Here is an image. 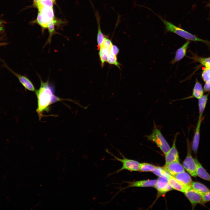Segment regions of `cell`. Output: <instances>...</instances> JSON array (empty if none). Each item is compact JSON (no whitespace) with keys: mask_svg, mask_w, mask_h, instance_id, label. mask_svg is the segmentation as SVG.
<instances>
[{"mask_svg":"<svg viewBox=\"0 0 210 210\" xmlns=\"http://www.w3.org/2000/svg\"><path fill=\"white\" fill-rule=\"evenodd\" d=\"M99 55L101 65L103 67L105 62H107L108 56L110 53V50L102 47L99 49Z\"/></svg>","mask_w":210,"mask_h":210,"instance_id":"7402d4cb","label":"cell"},{"mask_svg":"<svg viewBox=\"0 0 210 210\" xmlns=\"http://www.w3.org/2000/svg\"><path fill=\"white\" fill-rule=\"evenodd\" d=\"M203 205L210 201V190L202 195Z\"/></svg>","mask_w":210,"mask_h":210,"instance_id":"4dcf8cb0","label":"cell"},{"mask_svg":"<svg viewBox=\"0 0 210 210\" xmlns=\"http://www.w3.org/2000/svg\"><path fill=\"white\" fill-rule=\"evenodd\" d=\"M14 74L19 80L20 83L25 89L29 91L35 92L36 90L32 81L26 76L21 75L15 72Z\"/></svg>","mask_w":210,"mask_h":210,"instance_id":"7c38bea8","label":"cell"},{"mask_svg":"<svg viewBox=\"0 0 210 210\" xmlns=\"http://www.w3.org/2000/svg\"><path fill=\"white\" fill-rule=\"evenodd\" d=\"M194 59L205 66V67L210 68V57L202 58L198 57H195Z\"/></svg>","mask_w":210,"mask_h":210,"instance_id":"484cf974","label":"cell"},{"mask_svg":"<svg viewBox=\"0 0 210 210\" xmlns=\"http://www.w3.org/2000/svg\"><path fill=\"white\" fill-rule=\"evenodd\" d=\"M37 8L39 12L46 20L50 22L54 20V14L52 8L47 6H40Z\"/></svg>","mask_w":210,"mask_h":210,"instance_id":"e0dca14e","label":"cell"},{"mask_svg":"<svg viewBox=\"0 0 210 210\" xmlns=\"http://www.w3.org/2000/svg\"><path fill=\"white\" fill-rule=\"evenodd\" d=\"M163 168L172 176L185 171L183 166L179 161H175L165 164Z\"/></svg>","mask_w":210,"mask_h":210,"instance_id":"9c48e42d","label":"cell"},{"mask_svg":"<svg viewBox=\"0 0 210 210\" xmlns=\"http://www.w3.org/2000/svg\"><path fill=\"white\" fill-rule=\"evenodd\" d=\"M165 171L163 168L159 167H156L152 172L158 176H161Z\"/></svg>","mask_w":210,"mask_h":210,"instance_id":"f546056e","label":"cell"},{"mask_svg":"<svg viewBox=\"0 0 210 210\" xmlns=\"http://www.w3.org/2000/svg\"><path fill=\"white\" fill-rule=\"evenodd\" d=\"M54 1L53 0H40L36 4V5L37 7L40 6H47L52 8Z\"/></svg>","mask_w":210,"mask_h":210,"instance_id":"4316f807","label":"cell"},{"mask_svg":"<svg viewBox=\"0 0 210 210\" xmlns=\"http://www.w3.org/2000/svg\"><path fill=\"white\" fill-rule=\"evenodd\" d=\"M191 186L202 195L210 190L206 186L199 182L192 181Z\"/></svg>","mask_w":210,"mask_h":210,"instance_id":"44dd1931","label":"cell"},{"mask_svg":"<svg viewBox=\"0 0 210 210\" xmlns=\"http://www.w3.org/2000/svg\"><path fill=\"white\" fill-rule=\"evenodd\" d=\"M204 91L205 92H210V81L205 83L204 87Z\"/></svg>","mask_w":210,"mask_h":210,"instance_id":"d6a6232c","label":"cell"},{"mask_svg":"<svg viewBox=\"0 0 210 210\" xmlns=\"http://www.w3.org/2000/svg\"><path fill=\"white\" fill-rule=\"evenodd\" d=\"M4 22L3 21H0V31L3 30V25Z\"/></svg>","mask_w":210,"mask_h":210,"instance_id":"836d02e7","label":"cell"},{"mask_svg":"<svg viewBox=\"0 0 210 210\" xmlns=\"http://www.w3.org/2000/svg\"><path fill=\"white\" fill-rule=\"evenodd\" d=\"M154 13L160 18L164 24L166 32L175 34L188 41H201L207 44L210 43V42L198 38L195 35L164 19L157 14Z\"/></svg>","mask_w":210,"mask_h":210,"instance_id":"7a4b0ae2","label":"cell"},{"mask_svg":"<svg viewBox=\"0 0 210 210\" xmlns=\"http://www.w3.org/2000/svg\"><path fill=\"white\" fill-rule=\"evenodd\" d=\"M113 45L111 41L107 37H106L101 47L110 50Z\"/></svg>","mask_w":210,"mask_h":210,"instance_id":"f1b7e54d","label":"cell"},{"mask_svg":"<svg viewBox=\"0 0 210 210\" xmlns=\"http://www.w3.org/2000/svg\"><path fill=\"white\" fill-rule=\"evenodd\" d=\"M40 0H34V2L36 4L37 2H38Z\"/></svg>","mask_w":210,"mask_h":210,"instance_id":"e575fe53","label":"cell"},{"mask_svg":"<svg viewBox=\"0 0 210 210\" xmlns=\"http://www.w3.org/2000/svg\"><path fill=\"white\" fill-rule=\"evenodd\" d=\"M187 154L183 163L184 169L191 176L194 177L197 176L196 173L197 165L195 159L192 154L191 142L188 138L187 140Z\"/></svg>","mask_w":210,"mask_h":210,"instance_id":"277c9868","label":"cell"},{"mask_svg":"<svg viewBox=\"0 0 210 210\" xmlns=\"http://www.w3.org/2000/svg\"><path fill=\"white\" fill-rule=\"evenodd\" d=\"M53 0L54 1L55 0Z\"/></svg>","mask_w":210,"mask_h":210,"instance_id":"8d00e7d4","label":"cell"},{"mask_svg":"<svg viewBox=\"0 0 210 210\" xmlns=\"http://www.w3.org/2000/svg\"><path fill=\"white\" fill-rule=\"evenodd\" d=\"M204 91L201 84L196 79L192 90V94L190 96L179 100H183L193 98H195L198 99L203 95Z\"/></svg>","mask_w":210,"mask_h":210,"instance_id":"5bb4252c","label":"cell"},{"mask_svg":"<svg viewBox=\"0 0 210 210\" xmlns=\"http://www.w3.org/2000/svg\"><path fill=\"white\" fill-rule=\"evenodd\" d=\"M156 166L148 163H140L139 171L141 172H153Z\"/></svg>","mask_w":210,"mask_h":210,"instance_id":"603a6c76","label":"cell"},{"mask_svg":"<svg viewBox=\"0 0 210 210\" xmlns=\"http://www.w3.org/2000/svg\"><path fill=\"white\" fill-rule=\"evenodd\" d=\"M37 21V23L43 28H48V25L50 22H49L45 19L42 16L40 12L38 14Z\"/></svg>","mask_w":210,"mask_h":210,"instance_id":"cb8c5ba5","label":"cell"},{"mask_svg":"<svg viewBox=\"0 0 210 210\" xmlns=\"http://www.w3.org/2000/svg\"><path fill=\"white\" fill-rule=\"evenodd\" d=\"M2 44H3V43H2H2H0V45H2Z\"/></svg>","mask_w":210,"mask_h":210,"instance_id":"d590c367","label":"cell"},{"mask_svg":"<svg viewBox=\"0 0 210 210\" xmlns=\"http://www.w3.org/2000/svg\"><path fill=\"white\" fill-rule=\"evenodd\" d=\"M203 119V118H198L193 140L191 143L192 150L195 154H197L198 149L200 140V127Z\"/></svg>","mask_w":210,"mask_h":210,"instance_id":"8fae6325","label":"cell"},{"mask_svg":"<svg viewBox=\"0 0 210 210\" xmlns=\"http://www.w3.org/2000/svg\"><path fill=\"white\" fill-rule=\"evenodd\" d=\"M95 13L98 25L97 40L98 45V49H99L102 46L106 36L102 33L101 29L99 16V15L97 14L95 12Z\"/></svg>","mask_w":210,"mask_h":210,"instance_id":"d6986e66","label":"cell"},{"mask_svg":"<svg viewBox=\"0 0 210 210\" xmlns=\"http://www.w3.org/2000/svg\"><path fill=\"white\" fill-rule=\"evenodd\" d=\"M40 78V86L35 92L37 100L36 111L41 119L43 112L49 110L51 104L61 100V99L55 94L54 88L48 80L44 82Z\"/></svg>","mask_w":210,"mask_h":210,"instance_id":"6da1fadb","label":"cell"},{"mask_svg":"<svg viewBox=\"0 0 210 210\" xmlns=\"http://www.w3.org/2000/svg\"><path fill=\"white\" fill-rule=\"evenodd\" d=\"M184 193L191 203L192 209H194L197 204L203 205L202 195L191 187Z\"/></svg>","mask_w":210,"mask_h":210,"instance_id":"52a82bcc","label":"cell"},{"mask_svg":"<svg viewBox=\"0 0 210 210\" xmlns=\"http://www.w3.org/2000/svg\"><path fill=\"white\" fill-rule=\"evenodd\" d=\"M169 181L172 189L184 193L191 187L183 184L172 175L170 176Z\"/></svg>","mask_w":210,"mask_h":210,"instance_id":"2e32d148","label":"cell"},{"mask_svg":"<svg viewBox=\"0 0 210 210\" xmlns=\"http://www.w3.org/2000/svg\"><path fill=\"white\" fill-rule=\"evenodd\" d=\"M172 176L183 184L191 186L192 181V178L190 175L185 171L177 174Z\"/></svg>","mask_w":210,"mask_h":210,"instance_id":"9a60e30c","label":"cell"},{"mask_svg":"<svg viewBox=\"0 0 210 210\" xmlns=\"http://www.w3.org/2000/svg\"><path fill=\"white\" fill-rule=\"evenodd\" d=\"M202 76L205 83L210 81V68L205 67L202 72Z\"/></svg>","mask_w":210,"mask_h":210,"instance_id":"83f0119b","label":"cell"},{"mask_svg":"<svg viewBox=\"0 0 210 210\" xmlns=\"http://www.w3.org/2000/svg\"><path fill=\"white\" fill-rule=\"evenodd\" d=\"M146 137L148 140L155 144L165 155L170 148L160 130L155 125L152 133L146 136Z\"/></svg>","mask_w":210,"mask_h":210,"instance_id":"3957f363","label":"cell"},{"mask_svg":"<svg viewBox=\"0 0 210 210\" xmlns=\"http://www.w3.org/2000/svg\"><path fill=\"white\" fill-rule=\"evenodd\" d=\"M157 182V179L144 180L135 181H127L128 186L121 189L120 191L124 189L132 187H154Z\"/></svg>","mask_w":210,"mask_h":210,"instance_id":"30bf717a","label":"cell"},{"mask_svg":"<svg viewBox=\"0 0 210 210\" xmlns=\"http://www.w3.org/2000/svg\"><path fill=\"white\" fill-rule=\"evenodd\" d=\"M195 159L197 165V176L204 180L210 182V174L206 172L196 158H195Z\"/></svg>","mask_w":210,"mask_h":210,"instance_id":"ac0fdd59","label":"cell"},{"mask_svg":"<svg viewBox=\"0 0 210 210\" xmlns=\"http://www.w3.org/2000/svg\"><path fill=\"white\" fill-rule=\"evenodd\" d=\"M119 50L118 47L115 45L112 46L110 50V53L111 54L117 56L119 53Z\"/></svg>","mask_w":210,"mask_h":210,"instance_id":"1f68e13d","label":"cell"},{"mask_svg":"<svg viewBox=\"0 0 210 210\" xmlns=\"http://www.w3.org/2000/svg\"><path fill=\"white\" fill-rule=\"evenodd\" d=\"M178 133L176 134L172 145L165 155V164L175 161H179L178 153L176 146V141Z\"/></svg>","mask_w":210,"mask_h":210,"instance_id":"ba28073f","label":"cell"},{"mask_svg":"<svg viewBox=\"0 0 210 210\" xmlns=\"http://www.w3.org/2000/svg\"><path fill=\"white\" fill-rule=\"evenodd\" d=\"M209 94L203 95L198 99V105L199 112V118H203V114L205 109L208 100Z\"/></svg>","mask_w":210,"mask_h":210,"instance_id":"ffe728a7","label":"cell"},{"mask_svg":"<svg viewBox=\"0 0 210 210\" xmlns=\"http://www.w3.org/2000/svg\"><path fill=\"white\" fill-rule=\"evenodd\" d=\"M108 152V151H107ZM109 154L114 158V160L120 162L122 164V167L119 169L112 173L113 174L117 173L123 170H126L130 171H139L140 163L138 161L133 160L130 159L125 158L123 155L120 153L123 158L122 159L118 158L113 154L108 152Z\"/></svg>","mask_w":210,"mask_h":210,"instance_id":"5b68a950","label":"cell"},{"mask_svg":"<svg viewBox=\"0 0 210 210\" xmlns=\"http://www.w3.org/2000/svg\"><path fill=\"white\" fill-rule=\"evenodd\" d=\"M190 43V41H188L182 46L177 49L175 57L171 62V64H174L181 60L186 56L187 49Z\"/></svg>","mask_w":210,"mask_h":210,"instance_id":"4fadbf2b","label":"cell"},{"mask_svg":"<svg viewBox=\"0 0 210 210\" xmlns=\"http://www.w3.org/2000/svg\"><path fill=\"white\" fill-rule=\"evenodd\" d=\"M107 62L109 64L114 65L120 68V64L118 61L117 56L112 55L109 53L108 56Z\"/></svg>","mask_w":210,"mask_h":210,"instance_id":"d4e9b609","label":"cell"},{"mask_svg":"<svg viewBox=\"0 0 210 210\" xmlns=\"http://www.w3.org/2000/svg\"><path fill=\"white\" fill-rule=\"evenodd\" d=\"M171 175L168 172L165 170L163 174L157 179V183L154 187L158 191L157 196L158 197L172 189L169 181Z\"/></svg>","mask_w":210,"mask_h":210,"instance_id":"8992f818","label":"cell"}]
</instances>
